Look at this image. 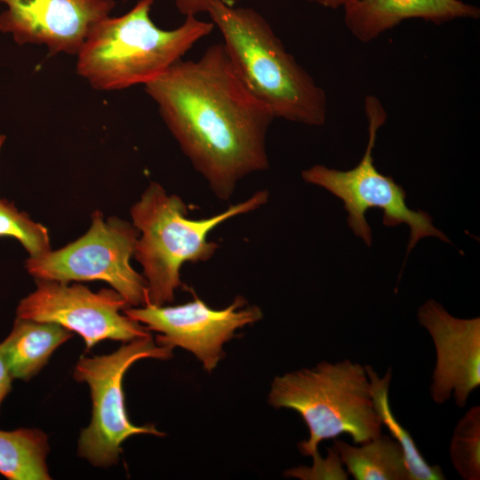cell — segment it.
Listing matches in <instances>:
<instances>
[{
    "instance_id": "cell-17",
    "label": "cell",
    "mask_w": 480,
    "mask_h": 480,
    "mask_svg": "<svg viewBox=\"0 0 480 480\" xmlns=\"http://www.w3.org/2000/svg\"><path fill=\"white\" fill-rule=\"evenodd\" d=\"M370 381V391L375 411L382 425L390 432L401 446L408 469L409 480H444L445 476L438 465H430L420 453L411 434L398 422L392 412L388 392L392 379V370H387L383 377L366 364L364 365Z\"/></svg>"
},
{
    "instance_id": "cell-14",
    "label": "cell",
    "mask_w": 480,
    "mask_h": 480,
    "mask_svg": "<svg viewBox=\"0 0 480 480\" xmlns=\"http://www.w3.org/2000/svg\"><path fill=\"white\" fill-rule=\"evenodd\" d=\"M72 336L71 331L58 324L17 316L11 332L0 343V353L12 379L27 381Z\"/></svg>"
},
{
    "instance_id": "cell-9",
    "label": "cell",
    "mask_w": 480,
    "mask_h": 480,
    "mask_svg": "<svg viewBox=\"0 0 480 480\" xmlns=\"http://www.w3.org/2000/svg\"><path fill=\"white\" fill-rule=\"evenodd\" d=\"M36 290L18 304V317L58 324L79 334L88 349L104 340L129 342L151 336L139 322L121 313L128 308L113 288L94 292L81 284L36 279Z\"/></svg>"
},
{
    "instance_id": "cell-1",
    "label": "cell",
    "mask_w": 480,
    "mask_h": 480,
    "mask_svg": "<svg viewBox=\"0 0 480 480\" xmlns=\"http://www.w3.org/2000/svg\"><path fill=\"white\" fill-rule=\"evenodd\" d=\"M193 167L228 200L245 176L267 170L274 116L235 71L222 43L196 60H180L144 84Z\"/></svg>"
},
{
    "instance_id": "cell-11",
    "label": "cell",
    "mask_w": 480,
    "mask_h": 480,
    "mask_svg": "<svg viewBox=\"0 0 480 480\" xmlns=\"http://www.w3.org/2000/svg\"><path fill=\"white\" fill-rule=\"evenodd\" d=\"M0 30L19 44H44L52 55H77L92 29L109 16L114 0H0Z\"/></svg>"
},
{
    "instance_id": "cell-23",
    "label": "cell",
    "mask_w": 480,
    "mask_h": 480,
    "mask_svg": "<svg viewBox=\"0 0 480 480\" xmlns=\"http://www.w3.org/2000/svg\"><path fill=\"white\" fill-rule=\"evenodd\" d=\"M4 140H5L4 135L0 133V151H1V148H2V147L4 145Z\"/></svg>"
},
{
    "instance_id": "cell-10",
    "label": "cell",
    "mask_w": 480,
    "mask_h": 480,
    "mask_svg": "<svg viewBox=\"0 0 480 480\" xmlns=\"http://www.w3.org/2000/svg\"><path fill=\"white\" fill-rule=\"evenodd\" d=\"M242 296L225 308L214 309L194 293L191 301L176 306L129 307L124 313L156 332V342L171 349L180 347L191 352L212 372L225 356L223 345L236 332L260 321L263 315L257 306H247Z\"/></svg>"
},
{
    "instance_id": "cell-16",
    "label": "cell",
    "mask_w": 480,
    "mask_h": 480,
    "mask_svg": "<svg viewBox=\"0 0 480 480\" xmlns=\"http://www.w3.org/2000/svg\"><path fill=\"white\" fill-rule=\"evenodd\" d=\"M49 450L47 435L40 429H0V474L10 480H49Z\"/></svg>"
},
{
    "instance_id": "cell-12",
    "label": "cell",
    "mask_w": 480,
    "mask_h": 480,
    "mask_svg": "<svg viewBox=\"0 0 480 480\" xmlns=\"http://www.w3.org/2000/svg\"><path fill=\"white\" fill-rule=\"evenodd\" d=\"M417 316L436 352L432 399L441 404L453 393L456 404L465 407L471 392L480 386V318L455 317L434 300L420 306Z\"/></svg>"
},
{
    "instance_id": "cell-18",
    "label": "cell",
    "mask_w": 480,
    "mask_h": 480,
    "mask_svg": "<svg viewBox=\"0 0 480 480\" xmlns=\"http://www.w3.org/2000/svg\"><path fill=\"white\" fill-rule=\"evenodd\" d=\"M450 454L455 470L463 479H480V406L470 408L457 423Z\"/></svg>"
},
{
    "instance_id": "cell-7",
    "label": "cell",
    "mask_w": 480,
    "mask_h": 480,
    "mask_svg": "<svg viewBox=\"0 0 480 480\" xmlns=\"http://www.w3.org/2000/svg\"><path fill=\"white\" fill-rule=\"evenodd\" d=\"M172 349L158 345L152 336L125 342L113 353L81 356L74 370V379L85 382L92 401V420L81 430L78 455L97 467L118 461L121 444L134 435L164 434L153 424H132L125 409L123 379L128 369L144 358L168 359Z\"/></svg>"
},
{
    "instance_id": "cell-6",
    "label": "cell",
    "mask_w": 480,
    "mask_h": 480,
    "mask_svg": "<svg viewBox=\"0 0 480 480\" xmlns=\"http://www.w3.org/2000/svg\"><path fill=\"white\" fill-rule=\"evenodd\" d=\"M364 110L368 121V142L364 156L352 169L340 171L315 164L302 171V179L309 184L319 186L343 202L348 213V225L368 247L372 246V235L365 217L366 212L377 208L383 213L386 227L403 223L410 228L406 256L415 244L427 236H436L451 243L448 237L432 222L431 216L423 211L410 209L406 204V192L393 177L382 174L373 163L372 150L378 130L384 124L387 114L374 96H367Z\"/></svg>"
},
{
    "instance_id": "cell-13",
    "label": "cell",
    "mask_w": 480,
    "mask_h": 480,
    "mask_svg": "<svg viewBox=\"0 0 480 480\" xmlns=\"http://www.w3.org/2000/svg\"><path fill=\"white\" fill-rule=\"evenodd\" d=\"M343 10L346 27L363 43L410 19L442 24L480 17L477 6L460 0H353Z\"/></svg>"
},
{
    "instance_id": "cell-5",
    "label": "cell",
    "mask_w": 480,
    "mask_h": 480,
    "mask_svg": "<svg viewBox=\"0 0 480 480\" xmlns=\"http://www.w3.org/2000/svg\"><path fill=\"white\" fill-rule=\"evenodd\" d=\"M268 402L301 416L309 431L308 439L298 444L305 456H316L319 443L342 434L360 444L381 434L364 365L349 359L276 376Z\"/></svg>"
},
{
    "instance_id": "cell-4",
    "label": "cell",
    "mask_w": 480,
    "mask_h": 480,
    "mask_svg": "<svg viewBox=\"0 0 480 480\" xmlns=\"http://www.w3.org/2000/svg\"><path fill=\"white\" fill-rule=\"evenodd\" d=\"M268 201V191L259 190L220 213L191 220L187 217L186 203L179 196L168 194L157 182H150L130 212L132 225L140 234L133 256L143 269L148 304L172 302L176 290L182 286L181 267L187 262L207 261L219 248L208 240V235L224 221L255 211Z\"/></svg>"
},
{
    "instance_id": "cell-19",
    "label": "cell",
    "mask_w": 480,
    "mask_h": 480,
    "mask_svg": "<svg viewBox=\"0 0 480 480\" xmlns=\"http://www.w3.org/2000/svg\"><path fill=\"white\" fill-rule=\"evenodd\" d=\"M0 236L18 240L30 258L39 257L52 250L47 228L34 221L5 199H0Z\"/></svg>"
},
{
    "instance_id": "cell-21",
    "label": "cell",
    "mask_w": 480,
    "mask_h": 480,
    "mask_svg": "<svg viewBox=\"0 0 480 480\" xmlns=\"http://www.w3.org/2000/svg\"><path fill=\"white\" fill-rule=\"evenodd\" d=\"M12 377L0 353V408L3 401L12 390Z\"/></svg>"
},
{
    "instance_id": "cell-2",
    "label": "cell",
    "mask_w": 480,
    "mask_h": 480,
    "mask_svg": "<svg viewBox=\"0 0 480 480\" xmlns=\"http://www.w3.org/2000/svg\"><path fill=\"white\" fill-rule=\"evenodd\" d=\"M192 3L188 15L209 13L222 35V44L237 76L274 118L309 126L324 124V91L286 51L259 12L230 6L222 0Z\"/></svg>"
},
{
    "instance_id": "cell-3",
    "label": "cell",
    "mask_w": 480,
    "mask_h": 480,
    "mask_svg": "<svg viewBox=\"0 0 480 480\" xmlns=\"http://www.w3.org/2000/svg\"><path fill=\"white\" fill-rule=\"evenodd\" d=\"M153 0H140L127 13L94 26L77 54L76 71L94 89L116 91L156 78L213 29L187 15L174 29L150 18Z\"/></svg>"
},
{
    "instance_id": "cell-15",
    "label": "cell",
    "mask_w": 480,
    "mask_h": 480,
    "mask_svg": "<svg viewBox=\"0 0 480 480\" xmlns=\"http://www.w3.org/2000/svg\"><path fill=\"white\" fill-rule=\"evenodd\" d=\"M347 472L356 480H409L404 452L392 437L380 434L361 446L334 440Z\"/></svg>"
},
{
    "instance_id": "cell-20",
    "label": "cell",
    "mask_w": 480,
    "mask_h": 480,
    "mask_svg": "<svg viewBox=\"0 0 480 480\" xmlns=\"http://www.w3.org/2000/svg\"><path fill=\"white\" fill-rule=\"evenodd\" d=\"M328 456L322 458L319 454L313 457V466L299 467L289 469L285 476L300 479H332L347 480L348 473L344 469L339 451L333 445L327 449Z\"/></svg>"
},
{
    "instance_id": "cell-22",
    "label": "cell",
    "mask_w": 480,
    "mask_h": 480,
    "mask_svg": "<svg viewBox=\"0 0 480 480\" xmlns=\"http://www.w3.org/2000/svg\"><path fill=\"white\" fill-rule=\"evenodd\" d=\"M332 9L344 8L353 0H309Z\"/></svg>"
},
{
    "instance_id": "cell-8",
    "label": "cell",
    "mask_w": 480,
    "mask_h": 480,
    "mask_svg": "<svg viewBox=\"0 0 480 480\" xmlns=\"http://www.w3.org/2000/svg\"><path fill=\"white\" fill-rule=\"evenodd\" d=\"M139 236L138 229L123 219H105L100 211L92 214L89 229L58 250L25 262L35 279L71 281L100 280L108 283L129 307L148 304L147 282L131 265Z\"/></svg>"
}]
</instances>
